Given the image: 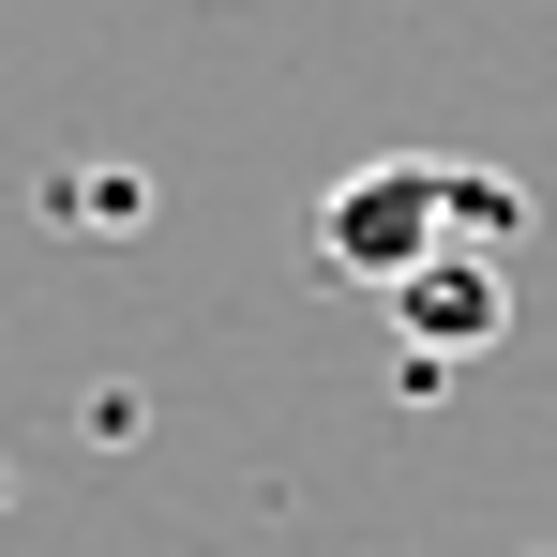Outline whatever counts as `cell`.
Wrapping results in <instances>:
<instances>
[{"label": "cell", "mask_w": 557, "mask_h": 557, "mask_svg": "<svg viewBox=\"0 0 557 557\" xmlns=\"http://www.w3.org/2000/svg\"><path fill=\"white\" fill-rule=\"evenodd\" d=\"M512 242H528V182L453 166V151H376V166H347V182L317 196V226H301V257L332 286H362V301H392L422 257H512Z\"/></svg>", "instance_id": "1"}, {"label": "cell", "mask_w": 557, "mask_h": 557, "mask_svg": "<svg viewBox=\"0 0 557 557\" xmlns=\"http://www.w3.org/2000/svg\"><path fill=\"white\" fill-rule=\"evenodd\" d=\"M392 332H407V362H482L497 332H512V272L497 257H422V272L392 286Z\"/></svg>", "instance_id": "2"}]
</instances>
